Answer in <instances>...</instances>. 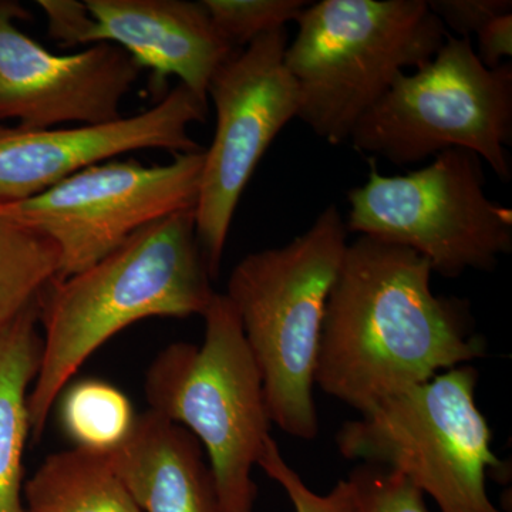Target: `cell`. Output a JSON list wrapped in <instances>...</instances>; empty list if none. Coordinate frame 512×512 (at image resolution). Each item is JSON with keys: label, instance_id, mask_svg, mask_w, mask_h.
Returning <instances> with one entry per match:
<instances>
[{"label": "cell", "instance_id": "6da1fadb", "mask_svg": "<svg viewBox=\"0 0 512 512\" xmlns=\"http://www.w3.org/2000/svg\"><path fill=\"white\" fill-rule=\"evenodd\" d=\"M412 249L357 237L348 244L320 333L315 384L360 414L439 372L485 356L470 305L437 296Z\"/></svg>", "mask_w": 512, "mask_h": 512}, {"label": "cell", "instance_id": "7a4b0ae2", "mask_svg": "<svg viewBox=\"0 0 512 512\" xmlns=\"http://www.w3.org/2000/svg\"><path fill=\"white\" fill-rule=\"evenodd\" d=\"M195 234L194 210L131 235L79 274L50 282L39 298L43 349L28 410L39 440L50 410L83 363L116 333L147 318L201 315L215 295Z\"/></svg>", "mask_w": 512, "mask_h": 512}, {"label": "cell", "instance_id": "3957f363", "mask_svg": "<svg viewBox=\"0 0 512 512\" xmlns=\"http://www.w3.org/2000/svg\"><path fill=\"white\" fill-rule=\"evenodd\" d=\"M348 248V229L329 205L308 231L242 258L227 293L261 373L272 424L299 440L318 436L313 400L320 333Z\"/></svg>", "mask_w": 512, "mask_h": 512}, {"label": "cell", "instance_id": "277c9868", "mask_svg": "<svg viewBox=\"0 0 512 512\" xmlns=\"http://www.w3.org/2000/svg\"><path fill=\"white\" fill-rule=\"evenodd\" d=\"M285 64L298 90V119L332 146L407 67L429 62L448 36L426 0L309 3Z\"/></svg>", "mask_w": 512, "mask_h": 512}, {"label": "cell", "instance_id": "5b68a950", "mask_svg": "<svg viewBox=\"0 0 512 512\" xmlns=\"http://www.w3.org/2000/svg\"><path fill=\"white\" fill-rule=\"evenodd\" d=\"M204 342L173 343L146 377L151 412L180 424L207 451L220 512H254L251 474L271 437L264 384L232 303L212 296Z\"/></svg>", "mask_w": 512, "mask_h": 512}, {"label": "cell", "instance_id": "8992f818", "mask_svg": "<svg viewBox=\"0 0 512 512\" xmlns=\"http://www.w3.org/2000/svg\"><path fill=\"white\" fill-rule=\"evenodd\" d=\"M478 372L463 365L394 394L336 434L340 454L406 477L441 512H504L487 493L504 467L476 402Z\"/></svg>", "mask_w": 512, "mask_h": 512}, {"label": "cell", "instance_id": "52a82bcc", "mask_svg": "<svg viewBox=\"0 0 512 512\" xmlns=\"http://www.w3.org/2000/svg\"><path fill=\"white\" fill-rule=\"evenodd\" d=\"M511 140V63L487 69L471 39L450 35L433 59L394 79L349 138L359 153L399 167L470 151L504 183L512 177Z\"/></svg>", "mask_w": 512, "mask_h": 512}, {"label": "cell", "instance_id": "ba28073f", "mask_svg": "<svg viewBox=\"0 0 512 512\" xmlns=\"http://www.w3.org/2000/svg\"><path fill=\"white\" fill-rule=\"evenodd\" d=\"M369 164L366 183L348 192V232L412 249L446 278L493 271L510 254L512 211L485 194L477 154L454 148L403 175Z\"/></svg>", "mask_w": 512, "mask_h": 512}, {"label": "cell", "instance_id": "9c48e42d", "mask_svg": "<svg viewBox=\"0 0 512 512\" xmlns=\"http://www.w3.org/2000/svg\"><path fill=\"white\" fill-rule=\"evenodd\" d=\"M202 164L204 151L177 154L168 164L106 161L28 200L2 205L0 218L55 245L60 281L116 251L141 228L194 210Z\"/></svg>", "mask_w": 512, "mask_h": 512}, {"label": "cell", "instance_id": "30bf717a", "mask_svg": "<svg viewBox=\"0 0 512 512\" xmlns=\"http://www.w3.org/2000/svg\"><path fill=\"white\" fill-rule=\"evenodd\" d=\"M288 32L258 37L222 64L208 86L215 133L204 151L195 234L211 278L221 269L238 202L259 161L286 124L298 119V90L286 69Z\"/></svg>", "mask_w": 512, "mask_h": 512}, {"label": "cell", "instance_id": "8fae6325", "mask_svg": "<svg viewBox=\"0 0 512 512\" xmlns=\"http://www.w3.org/2000/svg\"><path fill=\"white\" fill-rule=\"evenodd\" d=\"M25 18L18 3L0 2V121L46 130L121 119V101L143 70L136 60L111 43L56 55L18 28Z\"/></svg>", "mask_w": 512, "mask_h": 512}, {"label": "cell", "instance_id": "7c38bea8", "mask_svg": "<svg viewBox=\"0 0 512 512\" xmlns=\"http://www.w3.org/2000/svg\"><path fill=\"white\" fill-rule=\"evenodd\" d=\"M208 104L183 84L156 106L133 117L96 126L25 130L0 124V207L28 200L66 178L140 150L201 153L190 136L194 123H205Z\"/></svg>", "mask_w": 512, "mask_h": 512}, {"label": "cell", "instance_id": "4fadbf2b", "mask_svg": "<svg viewBox=\"0 0 512 512\" xmlns=\"http://www.w3.org/2000/svg\"><path fill=\"white\" fill-rule=\"evenodd\" d=\"M93 18L92 45L111 43L150 69L158 82L175 76L208 104V86L234 49L201 2L86 0Z\"/></svg>", "mask_w": 512, "mask_h": 512}, {"label": "cell", "instance_id": "5bb4252c", "mask_svg": "<svg viewBox=\"0 0 512 512\" xmlns=\"http://www.w3.org/2000/svg\"><path fill=\"white\" fill-rule=\"evenodd\" d=\"M109 457L143 512H220L204 448L180 424L148 410Z\"/></svg>", "mask_w": 512, "mask_h": 512}, {"label": "cell", "instance_id": "9a60e30c", "mask_svg": "<svg viewBox=\"0 0 512 512\" xmlns=\"http://www.w3.org/2000/svg\"><path fill=\"white\" fill-rule=\"evenodd\" d=\"M37 323L39 299L0 336V512H25L22 460L30 431L29 387L43 349Z\"/></svg>", "mask_w": 512, "mask_h": 512}, {"label": "cell", "instance_id": "2e32d148", "mask_svg": "<svg viewBox=\"0 0 512 512\" xmlns=\"http://www.w3.org/2000/svg\"><path fill=\"white\" fill-rule=\"evenodd\" d=\"M25 512H143L109 454L83 448L52 454L25 487Z\"/></svg>", "mask_w": 512, "mask_h": 512}, {"label": "cell", "instance_id": "e0dca14e", "mask_svg": "<svg viewBox=\"0 0 512 512\" xmlns=\"http://www.w3.org/2000/svg\"><path fill=\"white\" fill-rule=\"evenodd\" d=\"M57 269L49 239L0 218V336L55 281Z\"/></svg>", "mask_w": 512, "mask_h": 512}, {"label": "cell", "instance_id": "ac0fdd59", "mask_svg": "<svg viewBox=\"0 0 512 512\" xmlns=\"http://www.w3.org/2000/svg\"><path fill=\"white\" fill-rule=\"evenodd\" d=\"M130 400L100 380L74 384L64 396L62 423L77 448L110 454L126 441L136 423Z\"/></svg>", "mask_w": 512, "mask_h": 512}, {"label": "cell", "instance_id": "d6986e66", "mask_svg": "<svg viewBox=\"0 0 512 512\" xmlns=\"http://www.w3.org/2000/svg\"><path fill=\"white\" fill-rule=\"evenodd\" d=\"M221 36L237 50L258 37L298 22L305 0H204L201 2Z\"/></svg>", "mask_w": 512, "mask_h": 512}, {"label": "cell", "instance_id": "ffe728a7", "mask_svg": "<svg viewBox=\"0 0 512 512\" xmlns=\"http://www.w3.org/2000/svg\"><path fill=\"white\" fill-rule=\"evenodd\" d=\"M258 466L284 488L295 512H363L359 490L350 478L340 480L329 494L315 493L286 463L274 439L266 446Z\"/></svg>", "mask_w": 512, "mask_h": 512}, {"label": "cell", "instance_id": "44dd1931", "mask_svg": "<svg viewBox=\"0 0 512 512\" xmlns=\"http://www.w3.org/2000/svg\"><path fill=\"white\" fill-rule=\"evenodd\" d=\"M363 512H431L424 495L402 474L373 464H362L352 471Z\"/></svg>", "mask_w": 512, "mask_h": 512}, {"label": "cell", "instance_id": "7402d4cb", "mask_svg": "<svg viewBox=\"0 0 512 512\" xmlns=\"http://www.w3.org/2000/svg\"><path fill=\"white\" fill-rule=\"evenodd\" d=\"M431 12L457 37L471 39L491 20L511 13V0H427Z\"/></svg>", "mask_w": 512, "mask_h": 512}, {"label": "cell", "instance_id": "603a6c76", "mask_svg": "<svg viewBox=\"0 0 512 512\" xmlns=\"http://www.w3.org/2000/svg\"><path fill=\"white\" fill-rule=\"evenodd\" d=\"M45 12L49 36L62 47L92 43L93 18L86 3L76 0H39Z\"/></svg>", "mask_w": 512, "mask_h": 512}, {"label": "cell", "instance_id": "cb8c5ba5", "mask_svg": "<svg viewBox=\"0 0 512 512\" xmlns=\"http://www.w3.org/2000/svg\"><path fill=\"white\" fill-rule=\"evenodd\" d=\"M477 57L487 69H497L512 55V13L498 16L477 33Z\"/></svg>", "mask_w": 512, "mask_h": 512}]
</instances>
